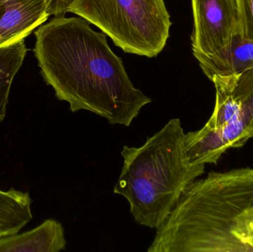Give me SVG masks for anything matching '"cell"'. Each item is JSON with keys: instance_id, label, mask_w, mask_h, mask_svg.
Wrapping results in <instances>:
<instances>
[{"instance_id": "cell-1", "label": "cell", "mask_w": 253, "mask_h": 252, "mask_svg": "<svg viewBox=\"0 0 253 252\" xmlns=\"http://www.w3.org/2000/svg\"><path fill=\"white\" fill-rule=\"evenodd\" d=\"M34 54L47 85L71 112L129 127L152 100L135 87L104 33L82 17L54 16L35 31Z\"/></svg>"}, {"instance_id": "cell-2", "label": "cell", "mask_w": 253, "mask_h": 252, "mask_svg": "<svg viewBox=\"0 0 253 252\" xmlns=\"http://www.w3.org/2000/svg\"><path fill=\"white\" fill-rule=\"evenodd\" d=\"M156 230L148 252H253V167L196 179Z\"/></svg>"}, {"instance_id": "cell-3", "label": "cell", "mask_w": 253, "mask_h": 252, "mask_svg": "<svg viewBox=\"0 0 253 252\" xmlns=\"http://www.w3.org/2000/svg\"><path fill=\"white\" fill-rule=\"evenodd\" d=\"M184 133L174 118L142 146H125L124 164L114 192L128 201L134 220L158 229L166 220L183 191L205 173V164H190Z\"/></svg>"}, {"instance_id": "cell-4", "label": "cell", "mask_w": 253, "mask_h": 252, "mask_svg": "<svg viewBox=\"0 0 253 252\" xmlns=\"http://www.w3.org/2000/svg\"><path fill=\"white\" fill-rule=\"evenodd\" d=\"M213 112L201 130L184 135L190 164H216L229 149L253 139V69L238 75H215Z\"/></svg>"}, {"instance_id": "cell-5", "label": "cell", "mask_w": 253, "mask_h": 252, "mask_svg": "<svg viewBox=\"0 0 253 252\" xmlns=\"http://www.w3.org/2000/svg\"><path fill=\"white\" fill-rule=\"evenodd\" d=\"M68 13L97 27L126 53L148 58L165 48L172 25L164 0H74Z\"/></svg>"}, {"instance_id": "cell-6", "label": "cell", "mask_w": 253, "mask_h": 252, "mask_svg": "<svg viewBox=\"0 0 253 252\" xmlns=\"http://www.w3.org/2000/svg\"><path fill=\"white\" fill-rule=\"evenodd\" d=\"M193 56H211L227 47L239 34L236 0H191Z\"/></svg>"}, {"instance_id": "cell-7", "label": "cell", "mask_w": 253, "mask_h": 252, "mask_svg": "<svg viewBox=\"0 0 253 252\" xmlns=\"http://www.w3.org/2000/svg\"><path fill=\"white\" fill-rule=\"evenodd\" d=\"M53 0H0V47L25 40L50 16Z\"/></svg>"}, {"instance_id": "cell-8", "label": "cell", "mask_w": 253, "mask_h": 252, "mask_svg": "<svg viewBox=\"0 0 253 252\" xmlns=\"http://www.w3.org/2000/svg\"><path fill=\"white\" fill-rule=\"evenodd\" d=\"M194 56L210 80L215 75H238L253 69V41L238 34L227 47L218 53Z\"/></svg>"}, {"instance_id": "cell-9", "label": "cell", "mask_w": 253, "mask_h": 252, "mask_svg": "<svg viewBox=\"0 0 253 252\" xmlns=\"http://www.w3.org/2000/svg\"><path fill=\"white\" fill-rule=\"evenodd\" d=\"M65 247L63 226L53 219L23 233L0 238V252H59Z\"/></svg>"}, {"instance_id": "cell-10", "label": "cell", "mask_w": 253, "mask_h": 252, "mask_svg": "<svg viewBox=\"0 0 253 252\" xmlns=\"http://www.w3.org/2000/svg\"><path fill=\"white\" fill-rule=\"evenodd\" d=\"M31 204L28 192L0 190V238L18 233L32 220Z\"/></svg>"}, {"instance_id": "cell-11", "label": "cell", "mask_w": 253, "mask_h": 252, "mask_svg": "<svg viewBox=\"0 0 253 252\" xmlns=\"http://www.w3.org/2000/svg\"><path fill=\"white\" fill-rule=\"evenodd\" d=\"M27 51L25 40L0 47V123L5 118L12 82Z\"/></svg>"}, {"instance_id": "cell-12", "label": "cell", "mask_w": 253, "mask_h": 252, "mask_svg": "<svg viewBox=\"0 0 253 252\" xmlns=\"http://www.w3.org/2000/svg\"><path fill=\"white\" fill-rule=\"evenodd\" d=\"M239 13V34L253 41V0H236Z\"/></svg>"}, {"instance_id": "cell-13", "label": "cell", "mask_w": 253, "mask_h": 252, "mask_svg": "<svg viewBox=\"0 0 253 252\" xmlns=\"http://www.w3.org/2000/svg\"><path fill=\"white\" fill-rule=\"evenodd\" d=\"M74 0H53L51 6H50V16H65L68 13L70 6L72 4Z\"/></svg>"}]
</instances>
